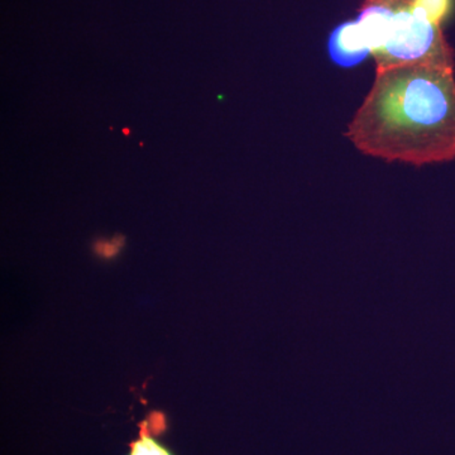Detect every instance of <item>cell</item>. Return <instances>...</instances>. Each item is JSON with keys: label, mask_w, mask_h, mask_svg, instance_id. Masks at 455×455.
Wrapping results in <instances>:
<instances>
[{"label": "cell", "mask_w": 455, "mask_h": 455, "mask_svg": "<svg viewBox=\"0 0 455 455\" xmlns=\"http://www.w3.org/2000/svg\"><path fill=\"white\" fill-rule=\"evenodd\" d=\"M455 70L425 64L376 70L344 136L386 163L455 160Z\"/></svg>", "instance_id": "1"}, {"label": "cell", "mask_w": 455, "mask_h": 455, "mask_svg": "<svg viewBox=\"0 0 455 455\" xmlns=\"http://www.w3.org/2000/svg\"><path fill=\"white\" fill-rule=\"evenodd\" d=\"M355 20L377 70L411 64L455 70L442 26L416 0H363Z\"/></svg>", "instance_id": "2"}, {"label": "cell", "mask_w": 455, "mask_h": 455, "mask_svg": "<svg viewBox=\"0 0 455 455\" xmlns=\"http://www.w3.org/2000/svg\"><path fill=\"white\" fill-rule=\"evenodd\" d=\"M328 52L334 64L346 68H355L371 55L357 20L341 23L331 32Z\"/></svg>", "instance_id": "3"}, {"label": "cell", "mask_w": 455, "mask_h": 455, "mask_svg": "<svg viewBox=\"0 0 455 455\" xmlns=\"http://www.w3.org/2000/svg\"><path fill=\"white\" fill-rule=\"evenodd\" d=\"M151 419H147L140 424L139 439L132 443L128 455H175L157 438L158 427L166 425L164 416L156 427L155 431L151 430Z\"/></svg>", "instance_id": "4"}, {"label": "cell", "mask_w": 455, "mask_h": 455, "mask_svg": "<svg viewBox=\"0 0 455 455\" xmlns=\"http://www.w3.org/2000/svg\"><path fill=\"white\" fill-rule=\"evenodd\" d=\"M416 3L440 26L448 20L454 8V0H416Z\"/></svg>", "instance_id": "5"}]
</instances>
